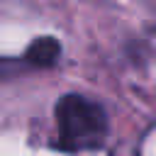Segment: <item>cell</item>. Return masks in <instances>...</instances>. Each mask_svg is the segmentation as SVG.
<instances>
[{
	"mask_svg": "<svg viewBox=\"0 0 156 156\" xmlns=\"http://www.w3.org/2000/svg\"><path fill=\"white\" fill-rule=\"evenodd\" d=\"M56 129L58 149L68 154L95 151L107 139L105 107L85 95L68 93L56 102Z\"/></svg>",
	"mask_w": 156,
	"mask_h": 156,
	"instance_id": "6da1fadb",
	"label": "cell"
},
{
	"mask_svg": "<svg viewBox=\"0 0 156 156\" xmlns=\"http://www.w3.org/2000/svg\"><path fill=\"white\" fill-rule=\"evenodd\" d=\"M58 56H61V44L54 37H39L24 51V61L32 63V66H39V68L54 66L58 61Z\"/></svg>",
	"mask_w": 156,
	"mask_h": 156,
	"instance_id": "7a4b0ae2",
	"label": "cell"
}]
</instances>
